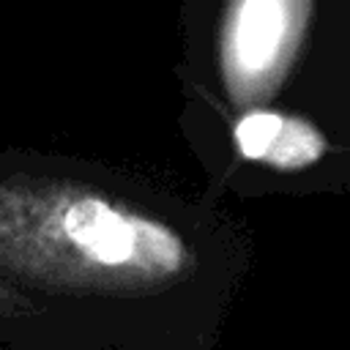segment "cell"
Listing matches in <instances>:
<instances>
[{
    "label": "cell",
    "instance_id": "6da1fadb",
    "mask_svg": "<svg viewBox=\"0 0 350 350\" xmlns=\"http://www.w3.org/2000/svg\"><path fill=\"white\" fill-rule=\"evenodd\" d=\"M63 227H66L68 238L82 252H88L93 260H98L104 265H120V262L134 260L139 252V241L150 243L164 257L167 265H175V260H178L175 238H170L164 230H159L153 224L120 216L118 211H112L107 202H101L96 197L77 200L66 211Z\"/></svg>",
    "mask_w": 350,
    "mask_h": 350
},
{
    "label": "cell",
    "instance_id": "7a4b0ae2",
    "mask_svg": "<svg viewBox=\"0 0 350 350\" xmlns=\"http://www.w3.org/2000/svg\"><path fill=\"white\" fill-rule=\"evenodd\" d=\"M284 36L282 0H243L232 27V55L243 74H262L276 60Z\"/></svg>",
    "mask_w": 350,
    "mask_h": 350
},
{
    "label": "cell",
    "instance_id": "3957f363",
    "mask_svg": "<svg viewBox=\"0 0 350 350\" xmlns=\"http://www.w3.org/2000/svg\"><path fill=\"white\" fill-rule=\"evenodd\" d=\"M323 142L320 137L301 120H287L282 123V131L276 134L265 161H273L279 167H304L317 159Z\"/></svg>",
    "mask_w": 350,
    "mask_h": 350
},
{
    "label": "cell",
    "instance_id": "277c9868",
    "mask_svg": "<svg viewBox=\"0 0 350 350\" xmlns=\"http://www.w3.org/2000/svg\"><path fill=\"white\" fill-rule=\"evenodd\" d=\"M282 123L284 118L273 115V112H252L246 115L238 129H235V139H238V148L246 159H265L276 134L282 131Z\"/></svg>",
    "mask_w": 350,
    "mask_h": 350
}]
</instances>
